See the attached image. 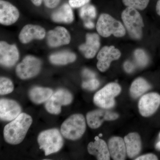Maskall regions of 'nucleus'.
<instances>
[{
    "label": "nucleus",
    "mask_w": 160,
    "mask_h": 160,
    "mask_svg": "<svg viewBox=\"0 0 160 160\" xmlns=\"http://www.w3.org/2000/svg\"><path fill=\"white\" fill-rule=\"evenodd\" d=\"M32 122V118L30 115L21 113L4 127L3 133L5 141L11 145L22 142Z\"/></svg>",
    "instance_id": "f257e3e1"
},
{
    "label": "nucleus",
    "mask_w": 160,
    "mask_h": 160,
    "mask_svg": "<svg viewBox=\"0 0 160 160\" xmlns=\"http://www.w3.org/2000/svg\"><path fill=\"white\" fill-rule=\"evenodd\" d=\"M38 142L40 149L44 150L46 156L58 152L64 144L62 134L57 129L42 132L38 136Z\"/></svg>",
    "instance_id": "f03ea898"
},
{
    "label": "nucleus",
    "mask_w": 160,
    "mask_h": 160,
    "mask_svg": "<svg viewBox=\"0 0 160 160\" xmlns=\"http://www.w3.org/2000/svg\"><path fill=\"white\" fill-rule=\"evenodd\" d=\"M86 122L82 115L75 114L65 120L61 127L62 134L67 139H79L85 133Z\"/></svg>",
    "instance_id": "7ed1b4c3"
},
{
    "label": "nucleus",
    "mask_w": 160,
    "mask_h": 160,
    "mask_svg": "<svg viewBox=\"0 0 160 160\" xmlns=\"http://www.w3.org/2000/svg\"><path fill=\"white\" fill-rule=\"evenodd\" d=\"M122 18L130 36L134 39H140L142 36L144 24L137 9L127 7L122 12Z\"/></svg>",
    "instance_id": "20e7f679"
},
{
    "label": "nucleus",
    "mask_w": 160,
    "mask_h": 160,
    "mask_svg": "<svg viewBox=\"0 0 160 160\" xmlns=\"http://www.w3.org/2000/svg\"><path fill=\"white\" fill-rule=\"evenodd\" d=\"M98 33L104 38L113 35L121 38L126 34V31L122 24L112 18L110 15L103 13L100 15L96 25Z\"/></svg>",
    "instance_id": "39448f33"
},
{
    "label": "nucleus",
    "mask_w": 160,
    "mask_h": 160,
    "mask_svg": "<svg viewBox=\"0 0 160 160\" xmlns=\"http://www.w3.org/2000/svg\"><path fill=\"white\" fill-rule=\"evenodd\" d=\"M121 91V87L118 83H109L95 94L93 102L100 108L110 109L114 107L115 104V98Z\"/></svg>",
    "instance_id": "423d86ee"
},
{
    "label": "nucleus",
    "mask_w": 160,
    "mask_h": 160,
    "mask_svg": "<svg viewBox=\"0 0 160 160\" xmlns=\"http://www.w3.org/2000/svg\"><path fill=\"white\" fill-rule=\"evenodd\" d=\"M72 99V95L68 90L59 89L46 101L45 108L51 114H59L62 111V106L69 105Z\"/></svg>",
    "instance_id": "0eeeda50"
},
{
    "label": "nucleus",
    "mask_w": 160,
    "mask_h": 160,
    "mask_svg": "<svg viewBox=\"0 0 160 160\" xmlns=\"http://www.w3.org/2000/svg\"><path fill=\"white\" fill-rule=\"evenodd\" d=\"M41 68L39 59L32 56H28L18 65L16 72L20 78L27 79L37 75Z\"/></svg>",
    "instance_id": "6e6552de"
},
{
    "label": "nucleus",
    "mask_w": 160,
    "mask_h": 160,
    "mask_svg": "<svg viewBox=\"0 0 160 160\" xmlns=\"http://www.w3.org/2000/svg\"><path fill=\"white\" fill-rule=\"evenodd\" d=\"M121 56V52L114 46H104L97 55L98 69L102 72L106 71L112 62L118 59Z\"/></svg>",
    "instance_id": "1a4fd4ad"
},
{
    "label": "nucleus",
    "mask_w": 160,
    "mask_h": 160,
    "mask_svg": "<svg viewBox=\"0 0 160 160\" xmlns=\"http://www.w3.org/2000/svg\"><path fill=\"white\" fill-rule=\"evenodd\" d=\"M160 105V95L156 92H151L143 95L138 103L140 114L147 117L157 111Z\"/></svg>",
    "instance_id": "9d476101"
},
{
    "label": "nucleus",
    "mask_w": 160,
    "mask_h": 160,
    "mask_svg": "<svg viewBox=\"0 0 160 160\" xmlns=\"http://www.w3.org/2000/svg\"><path fill=\"white\" fill-rule=\"evenodd\" d=\"M119 117L118 114L107 109H96L89 112L86 115L87 124L92 129L99 128L106 121H113Z\"/></svg>",
    "instance_id": "9b49d317"
},
{
    "label": "nucleus",
    "mask_w": 160,
    "mask_h": 160,
    "mask_svg": "<svg viewBox=\"0 0 160 160\" xmlns=\"http://www.w3.org/2000/svg\"><path fill=\"white\" fill-rule=\"evenodd\" d=\"M18 48L14 45H9L6 42H0V63L2 66L11 67L14 66L19 59Z\"/></svg>",
    "instance_id": "f8f14e48"
},
{
    "label": "nucleus",
    "mask_w": 160,
    "mask_h": 160,
    "mask_svg": "<svg viewBox=\"0 0 160 160\" xmlns=\"http://www.w3.org/2000/svg\"><path fill=\"white\" fill-rule=\"evenodd\" d=\"M21 112L22 108L19 104L14 100H0V118L2 121H12L21 114Z\"/></svg>",
    "instance_id": "ddd939ff"
},
{
    "label": "nucleus",
    "mask_w": 160,
    "mask_h": 160,
    "mask_svg": "<svg viewBox=\"0 0 160 160\" xmlns=\"http://www.w3.org/2000/svg\"><path fill=\"white\" fill-rule=\"evenodd\" d=\"M19 17L16 7L6 1H0V23L5 26L14 24Z\"/></svg>",
    "instance_id": "4468645a"
},
{
    "label": "nucleus",
    "mask_w": 160,
    "mask_h": 160,
    "mask_svg": "<svg viewBox=\"0 0 160 160\" xmlns=\"http://www.w3.org/2000/svg\"><path fill=\"white\" fill-rule=\"evenodd\" d=\"M70 35L69 32L63 27L58 26L48 32L47 42L51 47H57L67 45L70 42Z\"/></svg>",
    "instance_id": "2eb2a0df"
},
{
    "label": "nucleus",
    "mask_w": 160,
    "mask_h": 160,
    "mask_svg": "<svg viewBox=\"0 0 160 160\" xmlns=\"http://www.w3.org/2000/svg\"><path fill=\"white\" fill-rule=\"evenodd\" d=\"M46 36V31L42 27L36 25H27L20 32L19 39L21 42L26 44L34 39H42Z\"/></svg>",
    "instance_id": "dca6fc26"
},
{
    "label": "nucleus",
    "mask_w": 160,
    "mask_h": 160,
    "mask_svg": "<svg viewBox=\"0 0 160 160\" xmlns=\"http://www.w3.org/2000/svg\"><path fill=\"white\" fill-rule=\"evenodd\" d=\"M99 137L95 138V142L89 143L87 147L89 154L95 156L98 160H110L108 145L103 140L100 139Z\"/></svg>",
    "instance_id": "f3484780"
},
{
    "label": "nucleus",
    "mask_w": 160,
    "mask_h": 160,
    "mask_svg": "<svg viewBox=\"0 0 160 160\" xmlns=\"http://www.w3.org/2000/svg\"><path fill=\"white\" fill-rule=\"evenodd\" d=\"M108 148L110 157L115 160H123L126 158L127 152L125 141L119 137L111 138L108 142Z\"/></svg>",
    "instance_id": "a211bd4d"
},
{
    "label": "nucleus",
    "mask_w": 160,
    "mask_h": 160,
    "mask_svg": "<svg viewBox=\"0 0 160 160\" xmlns=\"http://www.w3.org/2000/svg\"><path fill=\"white\" fill-rule=\"evenodd\" d=\"M100 46L99 36L96 33H88L86 34V42L80 46L79 49L86 58H92L98 52Z\"/></svg>",
    "instance_id": "6ab92c4d"
},
{
    "label": "nucleus",
    "mask_w": 160,
    "mask_h": 160,
    "mask_svg": "<svg viewBox=\"0 0 160 160\" xmlns=\"http://www.w3.org/2000/svg\"><path fill=\"white\" fill-rule=\"evenodd\" d=\"M127 154L129 158L137 156L142 149V142L139 135L136 132H131L124 138Z\"/></svg>",
    "instance_id": "aec40b11"
},
{
    "label": "nucleus",
    "mask_w": 160,
    "mask_h": 160,
    "mask_svg": "<svg viewBox=\"0 0 160 160\" xmlns=\"http://www.w3.org/2000/svg\"><path fill=\"white\" fill-rule=\"evenodd\" d=\"M52 19L56 22L71 23L73 21V14L70 6L64 4L52 15Z\"/></svg>",
    "instance_id": "412c9836"
},
{
    "label": "nucleus",
    "mask_w": 160,
    "mask_h": 160,
    "mask_svg": "<svg viewBox=\"0 0 160 160\" xmlns=\"http://www.w3.org/2000/svg\"><path fill=\"white\" fill-rule=\"evenodd\" d=\"M53 94V91L50 88L35 87L29 92V97L33 102L37 104L45 102Z\"/></svg>",
    "instance_id": "4be33fe9"
},
{
    "label": "nucleus",
    "mask_w": 160,
    "mask_h": 160,
    "mask_svg": "<svg viewBox=\"0 0 160 160\" xmlns=\"http://www.w3.org/2000/svg\"><path fill=\"white\" fill-rule=\"evenodd\" d=\"M76 59L74 53L70 52L64 51L52 54L49 57L52 64L57 65H65L74 62Z\"/></svg>",
    "instance_id": "5701e85b"
},
{
    "label": "nucleus",
    "mask_w": 160,
    "mask_h": 160,
    "mask_svg": "<svg viewBox=\"0 0 160 160\" xmlns=\"http://www.w3.org/2000/svg\"><path fill=\"white\" fill-rule=\"evenodd\" d=\"M150 88L151 86L146 80L142 78H138L132 84L130 89V94L132 98H136L139 97Z\"/></svg>",
    "instance_id": "b1692460"
},
{
    "label": "nucleus",
    "mask_w": 160,
    "mask_h": 160,
    "mask_svg": "<svg viewBox=\"0 0 160 160\" xmlns=\"http://www.w3.org/2000/svg\"><path fill=\"white\" fill-rule=\"evenodd\" d=\"M80 15L83 19L90 21L89 20L96 17V10L92 5H86L83 6L80 10Z\"/></svg>",
    "instance_id": "393cba45"
},
{
    "label": "nucleus",
    "mask_w": 160,
    "mask_h": 160,
    "mask_svg": "<svg viewBox=\"0 0 160 160\" xmlns=\"http://www.w3.org/2000/svg\"><path fill=\"white\" fill-rule=\"evenodd\" d=\"M149 2V0H122L123 4L126 7H132L140 10L146 9Z\"/></svg>",
    "instance_id": "a878e982"
},
{
    "label": "nucleus",
    "mask_w": 160,
    "mask_h": 160,
    "mask_svg": "<svg viewBox=\"0 0 160 160\" xmlns=\"http://www.w3.org/2000/svg\"><path fill=\"white\" fill-rule=\"evenodd\" d=\"M14 86L11 80L7 78L0 79V94H9L13 91Z\"/></svg>",
    "instance_id": "bb28decb"
},
{
    "label": "nucleus",
    "mask_w": 160,
    "mask_h": 160,
    "mask_svg": "<svg viewBox=\"0 0 160 160\" xmlns=\"http://www.w3.org/2000/svg\"><path fill=\"white\" fill-rule=\"evenodd\" d=\"M134 56L137 64L140 67H145L148 64L149 58L146 52L143 49H136L134 51Z\"/></svg>",
    "instance_id": "cd10ccee"
},
{
    "label": "nucleus",
    "mask_w": 160,
    "mask_h": 160,
    "mask_svg": "<svg viewBox=\"0 0 160 160\" xmlns=\"http://www.w3.org/2000/svg\"><path fill=\"white\" fill-rule=\"evenodd\" d=\"M99 85L100 82L98 80L95 78L83 82L82 86L84 89L92 91L97 89Z\"/></svg>",
    "instance_id": "c85d7f7f"
},
{
    "label": "nucleus",
    "mask_w": 160,
    "mask_h": 160,
    "mask_svg": "<svg viewBox=\"0 0 160 160\" xmlns=\"http://www.w3.org/2000/svg\"><path fill=\"white\" fill-rule=\"evenodd\" d=\"M90 0H69V4L72 8H80L85 6Z\"/></svg>",
    "instance_id": "c756f323"
},
{
    "label": "nucleus",
    "mask_w": 160,
    "mask_h": 160,
    "mask_svg": "<svg viewBox=\"0 0 160 160\" xmlns=\"http://www.w3.org/2000/svg\"><path fill=\"white\" fill-rule=\"evenodd\" d=\"M136 160H158L157 157L155 155L149 153L141 156L135 159Z\"/></svg>",
    "instance_id": "7c9ffc66"
},
{
    "label": "nucleus",
    "mask_w": 160,
    "mask_h": 160,
    "mask_svg": "<svg viewBox=\"0 0 160 160\" xmlns=\"http://www.w3.org/2000/svg\"><path fill=\"white\" fill-rule=\"evenodd\" d=\"M124 68L126 72L131 73L134 71L135 66L133 63L129 61H126L124 64Z\"/></svg>",
    "instance_id": "2f4dec72"
},
{
    "label": "nucleus",
    "mask_w": 160,
    "mask_h": 160,
    "mask_svg": "<svg viewBox=\"0 0 160 160\" xmlns=\"http://www.w3.org/2000/svg\"><path fill=\"white\" fill-rule=\"evenodd\" d=\"M45 5L49 8H53L56 7L60 2V0H43Z\"/></svg>",
    "instance_id": "473e14b6"
},
{
    "label": "nucleus",
    "mask_w": 160,
    "mask_h": 160,
    "mask_svg": "<svg viewBox=\"0 0 160 160\" xmlns=\"http://www.w3.org/2000/svg\"><path fill=\"white\" fill-rule=\"evenodd\" d=\"M82 74L84 77L87 78L88 79L95 78L96 77L95 73L88 69H84L82 72Z\"/></svg>",
    "instance_id": "72a5a7b5"
},
{
    "label": "nucleus",
    "mask_w": 160,
    "mask_h": 160,
    "mask_svg": "<svg viewBox=\"0 0 160 160\" xmlns=\"http://www.w3.org/2000/svg\"><path fill=\"white\" fill-rule=\"evenodd\" d=\"M85 26L86 28H89V29H92L94 28V24L92 22L90 21H88L85 23Z\"/></svg>",
    "instance_id": "f704fd0d"
},
{
    "label": "nucleus",
    "mask_w": 160,
    "mask_h": 160,
    "mask_svg": "<svg viewBox=\"0 0 160 160\" xmlns=\"http://www.w3.org/2000/svg\"><path fill=\"white\" fill-rule=\"evenodd\" d=\"M156 11L158 15L160 17V0H158L156 6Z\"/></svg>",
    "instance_id": "c9c22d12"
},
{
    "label": "nucleus",
    "mask_w": 160,
    "mask_h": 160,
    "mask_svg": "<svg viewBox=\"0 0 160 160\" xmlns=\"http://www.w3.org/2000/svg\"><path fill=\"white\" fill-rule=\"evenodd\" d=\"M32 3L36 6H39L42 2V0H31Z\"/></svg>",
    "instance_id": "e433bc0d"
},
{
    "label": "nucleus",
    "mask_w": 160,
    "mask_h": 160,
    "mask_svg": "<svg viewBox=\"0 0 160 160\" xmlns=\"http://www.w3.org/2000/svg\"><path fill=\"white\" fill-rule=\"evenodd\" d=\"M159 137L160 138V132L159 134ZM156 149H158V150H160V141L158 142L157 143L156 145Z\"/></svg>",
    "instance_id": "4c0bfd02"
},
{
    "label": "nucleus",
    "mask_w": 160,
    "mask_h": 160,
    "mask_svg": "<svg viewBox=\"0 0 160 160\" xmlns=\"http://www.w3.org/2000/svg\"><path fill=\"white\" fill-rule=\"evenodd\" d=\"M102 136V134H100L99 135V137H101Z\"/></svg>",
    "instance_id": "58836bf2"
}]
</instances>
